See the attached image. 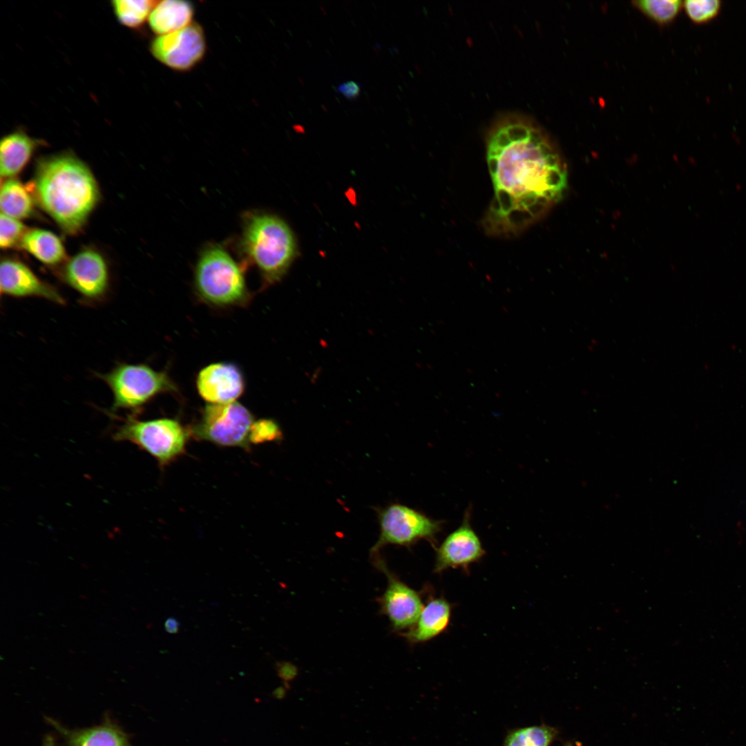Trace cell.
I'll use <instances>...</instances> for the list:
<instances>
[{
  "label": "cell",
  "mask_w": 746,
  "mask_h": 746,
  "mask_svg": "<svg viewBox=\"0 0 746 746\" xmlns=\"http://www.w3.org/2000/svg\"><path fill=\"white\" fill-rule=\"evenodd\" d=\"M40 206L66 232H77L99 199L97 182L75 156L61 154L38 162L33 181Z\"/></svg>",
  "instance_id": "obj_2"
},
{
  "label": "cell",
  "mask_w": 746,
  "mask_h": 746,
  "mask_svg": "<svg viewBox=\"0 0 746 746\" xmlns=\"http://www.w3.org/2000/svg\"><path fill=\"white\" fill-rule=\"evenodd\" d=\"M164 627L166 633L169 634H177L180 631V622L176 618L170 616L165 620Z\"/></svg>",
  "instance_id": "obj_29"
},
{
  "label": "cell",
  "mask_w": 746,
  "mask_h": 746,
  "mask_svg": "<svg viewBox=\"0 0 746 746\" xmlns=\"http://www.w3.org/2000/svg\"><path fill=\"white\" fill-rule=\"evenodd\" d=\"M294 128L300 133H305V128L300 125L294 126Z\"/></svg>",
  "instance_id": "obj_32"
},
{
  "label": "cell",
  "mask_w": 746,
  "mask_h": 746,
  "mask_svg": "<svg viewBox=\"0 0 746 746\" xmlns=\"http://www.w3.org/2000/svg\"><path fill=\"white\" fill-rule=\"evenodd\" d=\"M98 376L113 393L114 412L137 410L157 394L175 389L166 374L145 364L119 363Z\"/></svg>",
  "instance_id": "obj_5"
},
{
  "label": "cell",
  "mask_w": 746,
  "mask_h": 746,
  "mask_svg": "<svg viewBox=\"0 0 746 746\" xmlns=\"http://www.w3.org/2000/svg\"><path fill=\"white\" fill-rule=\"evenodd\" d=\"M468 508L460 526L449 533L436 548L434 571L440 573L453 568L467 570L485 555L481 542L470 524Z\"/></svg>",
  "instance_id": "obj_11"
},
{
  "label": "cell",
  "mask_w": 746,
  "mask_h": 746,
  "mask_svg": "<svg viewBox=\"0 0 746 746\" xmlns=\"http://www.w3.org/2000/svg\"><path fill=\"white\" fill-rule=\"evenodd\" d=\"M283 434L278 424L271 419H262L253 424L249 440L252 442H263L278 440Z\"/></svg>",
  "instance_id": "obj_26"
},
{
  "label": "cell",
  "mask_w": 746,
  "mask_h": 746,
  "mask_svg": "<svg viewBox=\"0 0 746 746\" xmlns=\"http://www.w3.org/2000/svg\"><path fill=\"white\" fill-rule=\"evenodd\" d=\"M117 441H128L151 455L162 466L181 455L187 433L171 419L140 421L130 416L123 420L113 435Z\"/></svg>",
  "instance_id": "obj_7"
},
{
  "label": "cell",
  "mask_w": 746,
  "mask_h": 746,
  "mask_svg": "<svg viewBox=\"0 0 746 746\" xmlns=\"http://www.w3.org/2000/svg\"><path fill=\"white\" fill-rule=\"evenodd\" d=\"M635 3L647 15L660 23L671 21L682 6L678 0H642Z\"/></svg>",
  "instance_id": "obj_23"
},
{
  "label": "cell",
  "mask_w": 746,
  "mask_h": 746,
  "mask_svg": "<svg viewBox=\"0 0 746 746\" xmlns=\"http://www.w3.org/2000/svg\"><path fill=\"white\" fill-rule=\"evenodd\" d=\"M684 7L690 19L697 23L711 21L719 13L721 1L719 0H687Z\"/></svg>",
  "instance_id": "obj_24"
},
{
  "label": "cell",
  "mask_w": 746,
  "mask_h": 746,
  "mask_svg": "<svg viewBox=\"0 0 746 746\" xmlns=\"http://www.w3.org/2000/svg\"><path fill=\"white\" fill-rule=\"evenodd\" d=\"M0 287L1 294L13 297L35 296L58 305L66 303L54 287L41 280L26 265L15 260L1 261Z\"/></svg>",
  "instance_id": "obj_13"
},
{
  "label": "cell",
  "mask_w": 746,
  "mask_h": 746,
  "mask_svg": "<svg viewBox=\"0 0 746 746\" xmlns=\"http://www.w3.org/2000/svg\"><path fill=\"white\" fill-rule=\"evenodd\" d=\"M564 746H573V745L571 743H567Z\"/></svg>",
  "instance_id": "obj_33"
},
{
  "label": "cell",
  "mask_w": 746,
  "mask_h": 746,
  "mask_svg": "<svg viewBox=\"0 0 746 746\" xmlns=\"http://www.w3.org/2000/svg\"><path fill=\"white\" fill-rule=\"evenodd\" d=\"M39 141L22 131L4 136L0 143V173L1 177H11L18 173L27 164Z\"/></svg>",
  "instance_id": "obj_17"
},
{
  "label": "cell",
  "mask_w": 746,
  "mask_h": 746,
  "mask_svg": "<svg viewBox=\"0 0 746 746\" xmlns=\"http://www.w3.org/2000/svg\"><path fill=\"white\" fill-rule=\"evenodd\" d=\"M253 424L251 414L239 403L209 404L194 432L198 438L218 445L245 446Z\"/></svg>",
  "instance_id": "obj_8"
},
{
  "label": "cell",
  "mask_w": 746,
  "mask_h": 746,
  "mask_svg": "<svg viewBox=\"0 0 746 746\" xmlns=\"http://www.w3.org/2000/svg\"><path fill=\"white\" fill-rule=\"evenodd\" d=\"M451 606L443 597L431 598L423 606L414 625L402 635L412 644L429 641L448 627Z\"/></svg>",
  "instance_id": "obj_16"
},
{
  "label": "cell",
  "mask_w": 746,
  "mask_h": 746,
  "mask_svg": "<svg viewBox=\"0 0 746 746\" xmlns=\"http://www.w3.org/2000/svg\"><path fill=\"white\" fill-rule=\"evenodd\" d=\"M25 232L24 225L18 219L1 213L0 246L2 249L20 243Z\"/></svg>",
  "instance_id": "obj_25"
},
{
  "label": "cell",
  "mask_w": 746,
  "mask_h": 746,
  "mask_svg": "<svg viewBox=\"0 0 746 746\" xmlns=\"http://www.w3.org/2000/svg\"><path fill=\"white\" fill-rule=\"evenodd\" d=\"M157 1L151 0H114L112 6L118 21L128 28L140 26Z\"/></svg>",
  "instance_id": "obj_22"
},
{
  "label": "cell",
  "mask_w": 746,
  "mask_h": 746,
  "mask_svg": "<svg viewBox=\"0 0 746 746\" xmlns=\"http://www.w3.org/2000/svg\"><path fill=\"white\" fill-rule=\"evenodd\" d=\"M63 278L89 301H99L107 292L106 265L101 255L92 250L83 251L70 260L64 268Z\"/></svg>",
  "instance_id": "obj_12"
},
{
  "label": "cell",
  "mask_w": 746,
  "mask_h": 746,
  "mask_svg": "<svg viewBox=\"0 0 746 746\" xmlns=\"http://www.w3.org/2000/svg\"><path fill=\"white\" fill-rule=\"evenodd\" d=\"M45 718L66 746H133L129 735L107 715L101 724L82 729H69L51 718Z\"/></svg>",
  "instance_id": "obj_15"
},
{
  "label": "cell",
  "mask_w": 746,
  "mask_h": 746,
  "mask_svg": "<svg viewBox=\"0 0 746 746\" xmlns=\"http://www.w3.org/2000/svg\"><path fill=\"white\" fill-rule=\"evenodd\" d=\"M0 208L1 213L16 219L30 216L33 202L28 188L17 180H6L1 187Z\"/></svg>",
  "instance_id": "obj_20"
},
{
  "label": "cell",
  "mask_w": 746,
  "mask_h": 746,
  "mask_svg": "<svg viewBox=\"0 0 746 746\" xmlns=\"http://www.w3.org/2000/svg\"><path fill=\"white\" fill-rule=\"evenodd\" d=\"M200 395L210 404L234 402L244 390V379L238 368L230 363H218L203 368L197 378Z\"/></svg>",
  "instance_id": "obj_14"
},
{
  "label": "cell",
  "mask_w": 746,
  "mask_h": 746,
  "mask_svg": "<svg viewBox=\"0 0 746 746\" xmlns=\"http://www.w3.org/2000/svg\"><path fill=\"white\" fill-rule=\"evenodd\" d=\"M193 16V8L191 3L165 0L156 2L150 13L149 23L151 30L160 36L189 26Z\"/></svg>",
  "instance_id": "obj_18"
},
{
  "label": "cell",
  "mask_w": 746,
  "mask_h": 746,
  "mask_svg": "<svg viewBox=\"0 0 746 746\" xmlns=\"http://www.w3.org/2000/svg\"><path fill=\"white\" fill-rule=\"evenodd\" d=\"M277 671L279 676L287 681L292 680L296 675V668L287 662L277 664Z\"/></svg>",
  "instance_id": "obj_28"
},
{
  "label": "cell",
  "mask_w": 746,
  "mask_h": 746,
  "mask_svg": "<svg viewBox=\"0 0 746 746\" xmlns=\"http://www.w3.org/2000/svg\"><path fill=\"white\" fill-rule=\"evenodd\" d=\"M557 734V730L542 725H535L510 731L503 746H549Z\"/></svg>",
  "instance_id": "obj_21"
},
{
  "label": "cell",
  "mask_w": 746,
  "mask_h": 746,
  "mask_svg": "<svg viewBox=\"0 0 746 746\" xmlns=\"http://www.w3.org/2000/svg\"><path fill=\"white\" fill-rule=\"evenodd\" d=\"M42 746H57L55 737L51 734H46L44 738Z\"/></svg>",
  "instance_id": "obj_30"
},
{
  "label": "cell",
  "mask_w": 746,
  "mask_h": 746,
  "mask_svg": "<svg viewBox=\"0 0 746 746\" xmlns=\"http://www.w3.org/2000/svg\"><path fill=\"white\" fill-rule=\"evenodd\" d=\"M336 90L348 99L358 98L361 92L359 84L354 81L341 83L336 86Z\"/></svg>",
  "instance_id": "obj_27"
},
{
  "label": "cell",
  "mask_w": 746,
  "mask_h": 746,
  "mask_svg": "<svg viewBox=\"0 0 746 746\" xmlns=\"http://www.w3.org/2000/svg\"><path fill=\"white\" fill-rule=\"evenodd\" d=\"M373 564L387 578V586L379 598L381 613L394 631L408 630L417 621L423 608L420 594L398 578L379 553L371 555Z\"/></svg>",
  "instance_id": "obj_9"
},
{
  "label": "cell",
  "mask_w": 746,
  "mask_h": 746,
  "mask_svg": "<svg viewBox=\"0 0 746 746\" xmlns=\"http://www.w3.org/2000/svg\"><path fill=\"white\" fill-rule=\"evenodd\" d=\"M21 247L47 265H56L65 257V250L60 239L51 231L32 229L25 232Z\"/></svg>",
  "instance_id": "obj_19"
},
{
  "label": "cell",
  "mask_w": 746,
  "mask_h": 746,
  "mask_svg": "<svg viewBox=\"0 0 746 746\" xmlns=\"http://www.w3.org/2000/svg\"><path fill=\"white\" fill-rule=\"evenodd\" d=\"M486 158L494 195L482 222L491 236L519 235L566 192L564 162L525 117L507 116L494 124L487 137Z\"/></svg>",
  "instance_id": "obj_1"
},
{
  "label": "cell",
  "mask_w": 746,
  "mask_h": 746,
  "mask_svg": "<svg viewBox=\"0 0 746 746\" xmlns=\"http://www.w3.org/2000/svg\"><path fill=\"white\" fill-rule=\"evenodd\" d=\"M240 247L268 284L281 279L296 254L289 227L280 218L264 213L245 216Z\"/></svg>",
  "instance_id": "obj_3"
},
{
  "label": "cell",
  "mask_w": 746,
  "mask_h": 746,
  "mask_svg": "<svg viewBox=\"0 0 746 746\" xmlns=\"http://www.w3.org/2000/svg\"><path fill=\"white\" fill-rule=\"evenodd\" d=\"M380 533L370 549V555L379 553L386 545L410 547L421 539L434 546L441 531L443 522L400 503H392L376 508Z\"/></svg>",
  "instance_id": "obj_6"
},
{
  "label": "cell",
  "mask_w": 746,
  "mask_h": 746,
  "mask_svg": "<svg viewBox=\"0 0 746 746\" xmlns=\"http://www.w3.org/2000/svg\"><path fill=\"white\" fill-rule=\"evenodd\" d=\"M194 281L200 298L216 305L237 304L247 294L241 267L216 245L208 246L200 254Z\"/></svg>",
  "instance_id": "obj_4"
},
{
  "label": "cell",
  "mask_w": 746,
  "mask_h": 746,
  "mask_svg": "<svg viewBox=\"0 0 746 746\" xmlns=\"http://www.w3.org/2000/svg\"><path fill=\"white\" fill-rule=\"evenodd\" d=\"M154 57L166 66L177 70H187L204 57L206 41L203 30L191 23L178 31L160 35L151 44Z\"/></svg>",
  "instance_id": "obj_10"
},
{
  "label": "cell",
  "mask_w": 746,
  "mask_h": 746,
  "mask_svg": "<svg viewBox=\"0 0 746 746\" xmlns=\"http://www.w3.org/2000/svg\"><path fill=\"white\" fill-rule=\"evenodd\" d=\"M274 694L277 698H283L285 696L286 691L283 688L280 687L278 688Z\"/></svg>",
  "instance_id": "obj_31"
}]
</instances>
